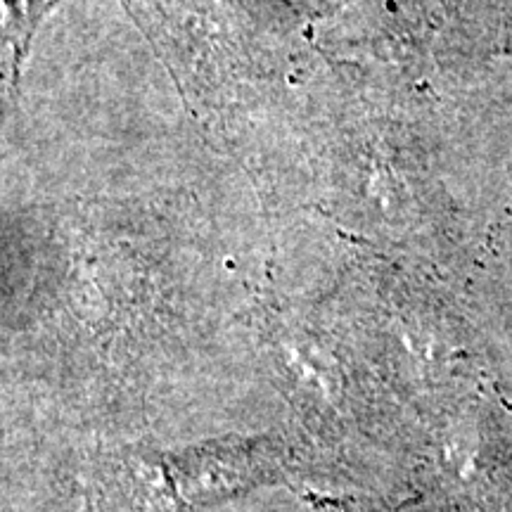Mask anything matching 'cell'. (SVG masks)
Returning a JSON list of instances; mask_svg holds the SVG:
<instances>
[{
	"label": "cell",
	"mask_w": 512,
	"mask_h": 512,
	"mask_svg": "<svg viewBox=\"0 0 512 512\" xmlns=\"http://www.w3.org/2000/svg\"><path fill=\"white\" fill-rule=\"evenodd\" d=\"M29 0H0V34L8 29L27 27L34 12L27 10Z\"/></svg>",
	"instance_id": "cell-1"
}]
</instances>
